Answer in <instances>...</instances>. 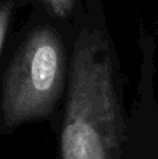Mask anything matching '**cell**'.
<instances>
[{
	"instance_id": "6da1fadb",
	"label": "cell",
	"mask_w": 158,
	"mask_h": 159,
	"mask_svg": "<svg viewBox=\"0 0 158 159\" xmlns=\"http://www.w3.org/2000/svg\"><path fill=\"white\" fill-rule=\"evenodd\" d=\"M122 126L109 39L100 28L84 27L70 57L62 159H118Z\"/></svg>"
},
{
	"instance_id": "7a4b0ae2",
	"label": "cell",
	"mask_w": 158,
	"mask_h": 159,
	"mask_svg": "<svg viewBox=\"0 0 158 159\" xmlns=\"http://www.w3.org/2000/svg\"><path fill=\"white\" fill-rule=\"evenodd\" d=\"M66 75L62 36L50 25H38L25 35L4 74L0 119L4 127L48 117L60 98Z\"/></svg>"
},
{
	"instance_id": "3957f363",
	"label": "cell",
	"mask_w": 158,
	"mask_h": 159,
	"mask_svg": "<svg viewBox=\"0 0 158 159\" xmlns=\"http://www.w3.org/2000/svg\"><path fill=\"white\" fill-rule=\"evenodd\" d=\"M45 11L59 20H66L76 11L81 0H41Z\"/></svg>"
},
{
	"instance_id": "277c9868",
	"label": "cell",
	"mask_w": 158,
	"mask_h": 159,
	"mask_svg": "<svg viewBox=\"0 0 158 159\" xmlns=\"http://www.w3.org/2000/svg\"><path fill=\"white\" fill-rule=\"evenodd\" d=\"M16 10H17L16 0H4L0 4V55H2L3 46L6 43V38H7L10 25L13 22V17Z\"/></svg>"
}]
</instances>
